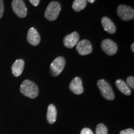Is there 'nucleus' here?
<instances>
[{"label": "nucleus", "mask_w": 134, "mask_h": 134, "mask_svg": "<svg viewBox=\"0 0 134 134\" xmlns=\"http://www.w3.org/2000/svg\"><path fill=\"white\" fill-rule=\"evenodd\" d=\"M120 134H134V130L132 129H127L120 131Z\"/></svg>", "instance_id": "obj_19"}, {"label": "nucleus", "mask_w": 134, "mask_h": 134, "mask_svg": "<svg viewBox=\"0 0 134 134\" xmlns=\"http://www.w3.org/2000/svg\"><path fill=\"white\" fill-rule=\"evenodd\" d=\"M24 68V61L22 59H18L14 62L12 66L13 74L15 76H19L22 74Z\"/></svg>", "instance_id": "obj_13"}, {"label": "nucleus", "mask_w": 134, "mask_h": 134, "mask_svg": "<svg viewBox=\"0 0 134 134\" xmlns=\"http://www.w3.org/2000/svg\"><path fill=\"white\" fill-rule=\"evenodd\" d=\"M80 134H94L93 131L89 128H84L81 130Z\"/></svg>", "instance_id": "obj_20"}, {"label": "nucleus", "mask_w": 134, "mask_h": 134, "mask_svg": "<svg viewBox=\"0 0 134 134\" xmlns=\"http://www.w3.org/2000/svg\"><path fill=\"white\" fill-rule=\"evenodd\" d=\"M96 134H108V129L103 124H99L96 126Z\"/></svg>", "instance_id": "obj_17"}, {"label": "nucleus", "mask_w": 134, "mask_h": 134, "mask_svg": "<svg viewBox=\"0 0 134 134\" xmlns=\"http://www.w3.org/2000/svg\"><path fill=\"white\" fill-rule=\"evenodd\" d=\"M117 13L120 19L125 21L133 19L134 10L132 8L126 5H119L117 8Z\"/></svg>", "instance_id": "obj_4"}, {"label": "nucleus", "mask_w": 134, "mask_h": 134, "mask_svg": "<svg viewBox=\"0 0 134 134\" xmlns=\"http://www.w3.org/2000/svg\"><path fill=\"white\" fill-rule=\"evenodd\" d=\"M131 49H132V52H134V43H133L132 44V46H131Z\"/></svg>", "instance_id": "obj_23"}, {"label": "nucleus", "mask_w": 134, "mask_h": 134, "mask_svg": "<svg viewBox=\"0 0 134 134\" xmlns=\"http://www.w3.org/2000/svg\"><path fill=\"white\" fill-rule=\"evenodd\" d=\"M87 0H75L72 4V8L76 12H79L86 8Z\"/></svg>", "instance_id": "obj_16"}, {"label": "nucleus", "mask_w": 134, "mask_h": 134, "mask_svg": "<svg viewBox=\"0 0 134 134\" xmlns=\"http://www.w3.org/2000/svg\"><path fill=\"white\" fill-rule=\"evenodd\" d=\"M80 36L76 32H73L65 37L63 43L66 47L68 48H73L79 42Z\"/></svg>", "instance_id": "obj_9"}, {"label": "nucleus", "mask_w": 134, "mask_h": 134, "mask_svg": "<svg viewBox=\"0 0 134 134\" xmlns=\"http://www.w3.org/2000/svg\"><path fill=\"white\" fill-rule=\"evenodd\" d=\"M12 8L14 12L21 18H25L27 15V8L23 0H13Z\"/></svg>", "instance_id": "obj_6"}, {"label": "nucleus", "mask_w": 134, "mask_h": 134, "mask_svg": "<svg viewBox=\"0 0 134 134\" xmlns=\"http://www.w3.org/2000/svg\"><path fill=\"white\" fill-rule=\"evenodd\" d=\"M97 85L104 98L109 100H112L114 99V93L110 85L108 82L104 80H99L97 83Z\"/></svg>", "instance_id": "obj_3"}, {"label": "nucleus", "mask_w": 134, "mask_h": 134, "mask_svg": "<svg viewBox=\"0 0 134 134\" xmlns=\"http://www.w3.org/2000/svg\"><path fill=\"white\" fill-rule=\"evenodd\" d=\"M87 1H88V2L90 3H93L95 1V0H87Z\"/></svg>", "instance_id": "obj_24"}, {"label": "nucleus", "mask_w": 134, "mask_h": 134, "mask_svg": "<svg viewBox=\"0 0 134 134\" xmlns=\"http://www.w3.org/2000/svg\"><path fill=\"white\" fill-rule=\"evenodd\" d=\"M4 13V3L3 0H0V19L2 18Z\"/></svg>", "instance_id": "obj_21"}, {"label": "nucleus", "mask_w": 134, "mask_h": 134, "mask_svg": "<svg viewBox=\"0 0 134 134\" xmlns=\"http://www.w3.org/2000/svg\"><path fill=\"white\" fill-rule=\"evenodd\" d=\"M65 66V60L63 57H58L50 65V72L54 76H57L62 72Z\"/></svg>", "instance_id": "obj_5"}, {"label": "nucleus", "mask_w": 134, "mask_h": 134, "mask_svg": "<svg viewBox=\"0 0 134 134\" xmlns=\"http://www.w3.org/2000/svg\"><path fill=\"white\" fill-rule=\"evenodd\" d=\"M29 1L34 6H37L40 3V0H29Z\"/></svg>", "instance_id": "obj_22"}, {"label": "nucleus", "mask_w": 134, "mask_h": 134, "mask_svg": "<svg viewBox=\"0 0 134 134\" xmlns=\"http://www.w3.org/2000/svg\"><path fill=\"white\" fill-rule=\"evenodd\" d=\"M20 90L24 96L31 99L36 98L38 95V88L36 84L29 80H26L23 82Z\"/></svg>", "instance_id": "obj_1"}, {"label": "nucleus", "mask_w": 134, "mask_h": 134, "mask_svg": "<svg viewBox=\"0 0 134 134\" xmlns=\"http://www.w3.org/2000/svg\"><path fill=\"white\" fill-rule=\"evenodd\" d=\"M115 85L118 88V90L124 94L127 95V96H129L131 94V90L127 83L122 80L119 79L115 81Z\"/></svg>", "instance_id": "obj_15"}, {"label": "nucleus", "mask_w": 134, "mask_h": 134, "mask_svg": "<svg viewBox=\"0 0 134 134\" xmlns=\"http://www.w3.org/2000/svg\"><path fill=\"white\" fill-rule=\"evenodd\" d=\"M102 50L108 55H114L117 53V46L116 43L110 39L104 40L101 43Z\"/></svg>", "instance_id": "obj_7"}, {"label": "nucleus", "mask_w": 134, "mask_h": 134, "mask_svg": "<svg viewBox=\"0 0 134 134\" xmlns=\"http://www.w3.org/2000/svg\"><path fill=\"white\" fill-rule=\"evenodd\" d=\"M27 39L30 44L33 46H36L39 44L41 42V36L35 28L31 27L28 31Z\"/></svg>", "instance_id": "obj_11"}, {"label": "nucleus", "mask_w": 134, "mask_h": 134, "mask_svg": "<svg viewBox=\"0 0 134 134\" xmlns=\"http://www.w3.org/2000/svg\"><path fill=\"white\" fill-rule=\"evenodd\" d=\"M70 89L75 94L80 95L83 93L84 89L82 80L80 77H75L70 84Z\"/></svg>", "instance_id": "obj_10"}, {"label": "nucleus", "mask_w": 134, "mask_h": 134, "mask_svg": "<svg viewBox=\"0 0 134 134\" xmlns=\"http://www.w3.org/2000/svg\"><path fill=\"white\" fill-rule=\"evenodd\" d=\"M61 10V5L57 1H52L49 3L45 11V17L48 21H55L57 19Z\"/></svg>", "instance_id": "obj_2"}, {"label": "nucleus", "mask_w": 134, "mask_h": 134, "mask_svg": "<svg viewBox=\"0 0 134 134\" xmlns=\"http://www.w3.org/2000/svg\"><path fill=\"white\" fill-rule=\"evenodd\" d=\"M57 115V112L55 106L52 104H50L48 107L47 113V119L48 123L53 124L56 121Z\"/></svg>", "instance_id": "obj_14"}, {"label": "nucleus", "mask_w": 134, "mask_h": 134, "mask_svg": "<svg viewBox=\"0 0 134 134\" xmlns=\"http://www.w3.org/2000/svg\"><path fill=\"white\" fill-rule=\"evenodd\" d=\"M127 85L132 90L134 89V78L133 76H129L127 78Z\"/></svg>", "instance_id": "obj_18"}, {"label": "nucleus", "mask_w": 134, "mask_h": 134, "mask_svg": "<svg viewBox=\"0 0 134 134\" xmlns=\"http://www.w3.org/2000/svg\"><path fill=\"white\" fill-rule=\"evenodd\" d=\"M76 50L81 55L90 54L93 51V47L88 40L84 39L78 42L76 44Z\"/></svg>", "instance_id": "obj_8"}, {"label": "nucleus", "mask_w": 134, "mask_h": 134, "mask_svg": "<svg viewBox=\"0 0 134 134\" xmlns=\"http://www.w3.org/2000/svg\"><path fill=\"white\" fill-rule=\"evenodd\" d=\"M101 23L103 25L104 29L109 34H114L116 31V27L114 24L113 22L110 20L108 17H104L101 19Z\"/></svg>", "instance_id": "obj_12"}]
</instances>
